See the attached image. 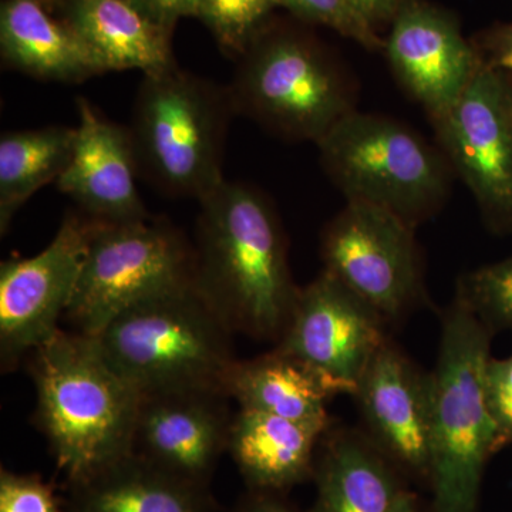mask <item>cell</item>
Masks as SVG:
<instances>
[{
    "mask_svg": "<svg viewBox=\"0 0 512 512\" xmlns=\"http://www.w3.org/2000/svg\"><path fill=\"white\" fill-rule=\"evenodd\" d=\"M198 202L195 285L234 332L279 340L299 288L274 207L251 185L227 180Z\"/></svg>",
    "mask_w": 512,
    "mask_h": 512,
    "instance_id": "6da1fadb",
    "label": "cell"
},
{
    "mask_svg": "<svg viewBox=\"0 0 512 512\" xmlns=\"http://www.w3.org/2000/svg\"><path fill=\"white\" fill-rule=\"evenodd\" d=\"M32 353L37 417L70 483L133 453L143 396L96 339L59 329Z\"/></svg>",
    "mask_w": 512,
    "mask_h": 512,
    "instance_id": "7a4b0ae2",
    "label": "cell"
},
{
    "mask_svg": "<svg viewBox=\"0 0 512 512\" xmlns=\"http://www.w3.org/2000/svg\"><path fill=\"white\" fill-rule=\"evenodd\" d=\"M493 330L463 299L441 316L431 379L430 480L433 512H477L497 429L485 394Z\"/></svg>",
    "mask_w": 512,
    "mask_h": 512,
    "instance_id": "3957f363",
    "label": "cell"
},
{
    "mask_svg": "<svg viewBox=\"0 0 512 512\" xmlns=\"http://www.w3.org/2000/svg\"><path fill=\"white\" fill-rule=\"evenodd\" d=\"M231 333L192 281L131 306L92 338L141 396L227 394L225 384L237 362Z\"/></svg>",
    "mask_w": 512,
    "mask_h": 512,
    "instance_id": "277c9868",
    "label": "cell"
},
{
    "mask_svg": "<svg viewBox=\"0 0 512 512\" xmlns=\"http://www.w3.org/2000/svg\"><path fill=\"white\" fill-rule=\"evenodd\" d=\"M228 87L175 64L143 74L128 126L138 173L165 195L200 201L224 183Z\"/></svg>",
    "mask_w": 512,
    "mask_h": 512,
    "instance_id": "5b68a950",
    "label": "cell"
},
{
    "mask_svg": "<svg viewBox=\"0 0 512 512\" xmlns=\"http://www.w3.org/2000/svg\"><path fill=\"white\" fill-rule=\"evenodd\" d=\"M316 146L346 200L384 208L413 228L447 200L453 173L447 158L399 121L355 110Z\"/></svg>",
    "mask_w": 512,
    "mask_h": 512,
    "instance_id": "8992f818",
    "label": "cell"
},
{
    "mask_svg": "<svg viewBox=\"0 0 512 512\" xmlns=\"http://www.w3.org/2000/svg\"><path fill=\"white\" fill-rule=\"evenodd\" d=\"M235 113L289 141H313L355 111L352 80L303 37H256L228 86Z\"/></svg>",
    "mask_w": 512,
    "mask_h": 512,
    "instance_id": "52a82bcc",
    "label": "cell"
},
{
    "mask_svg": "<svg viewBox=\"0 0 512 512\" xmlns=\"http://www.w3.org/2000/svg\"><path fill=\"white\" fill-rule=\"evenodd\" d=\"M195 281L194 248L164 220H94L66 315L74 332L94 336L137 303Z\"/></svg>",
    "mask_w": 512,
    "mask_h": 512,
    "instance_id": "ba28073f",
    "label": "cell"
},
{
    "mask_svg": "<svg viewBox=\"0 0 512 512\" xmlns=\"http://www.w3.org/2000/svg\"><path fill=\"white\" fill-rule=\"evenodd\" d=\"M414 229L384 208L348 201L323 232V271L375 309L384 322L403 318L424 298Z\"/></svg>",
    "mask_w": 512,
    "mask_h": 512,
    "instance_id": "9c48e42d",
    "label": "cell"
},
{
    "mask_svg": "<svg viewBox=\"0 0 512 512\" xmlns=\"http://www.w3.org/2000/svg\"><path fill=\"white\" fill-rule=\"evenodd\" d=\"M441 153L487 224L512 227V101L507 76L483 67L454 106L431 120Z\"/></svg>",
    "mask_w": 512,
    "mask_h": 512,
    "instance_id": "30bf717a",
    "label": "cell"
},
{
    "mask_svg": "<svg viewBox=\"0 0 512 512\" xmlns=\"http://www.w3.org/2000/svg\"><path fill=\"white\" fill-rule=\"evenodd\" d=\"M94 220L67 214L45 249L0 264V352L12 363L60 329L79 281Z\"/></svg>",
    "mask_w": 512,
    "mask_h": 512,
    "instance_id": "8fae6325",
    "label": "cell"
},
{
    "mask_svg": "<svg viewBox=\"0 0 512 512\" xmlns=\"http://www.w3.org/2000/svg\"><path fill=\"white\" fill-rule=\"evenodd\" d=\"M386 322L328 272L299 288L276 349L308 363L355 394L370 360L387 340Z\"/></svg>",
    "mask_w": 512,
    "mask_h": 512,
    "instance_id": "7c38bea8",
    "label": "cell"
},
{
    "mask_svg": "<svg viewBox=\"0 0 512 512\" xmlns=\"http://www.w3.org/2000/svg\"><path fill=\"white\" fill-rule=\"evenodd\" d=\"M384 43L397 82L439 119L473 82L484 64L450 16L420 0H403Z\"/></svg>",
    "mask_w": 512,
    "mask_h": 512,
    "instance_id": "4fadbf2b",
    "label": "cell"
},
{
    "mask_svg": "<svg viewBox=\"0 0 512 512\" xmlns=\"http://www.w3.org/2000/svg\"><path fill=\"white\" fill-rule=\"evenodd\" d=\"M370 441L403 470L430 480L431 379L389 339L353 394Z\"/></svg>",
    "mask_w": 512,
    "mask_h": 512,
    "instance_id": "5bb4252c",
    "label": "cell"
},
{
    "mask_svg": "<svg viewBox=\"0 0 512 512\" xmlns=\"http://www.w3.org/2000/svg\"><path fill=\"white\" fill-rule=\"evenodd\" d=\"M76 106L79 124L73 154L56 181L57 188L92 220L111 224L146 220L128 127L107 119L86 97H77Z\"/></svg>",
    "mask_w": 512,
    "mask_h": 512,
    "instance_id": "9a60e30c",
    "label": "cell"
},
{
    "mask_svg": "<svg viewBox=\"0 0 512 512\" xmlns=\"http://www.w3.org/2000/svg\"><path fill=\"white\" fill-rule=\"evenodd\" d=\"M220 392L151 394L141 399L134 451L175 476L208 487L228 450L229 419Z\"/></svg>",
    "mask_w": 512,
    "mask_h": 512,
    "instance_id": "2e32d148",
    "label": "cell"
},
{
    "mask_svg": "<svg viewBox=\"0 0 512 512\" xmlns=\"http://www.w3.org/2000/svg\"><path fill=\"white\" fill-rule=\"evenodd\" d=\"M50 12L40 0H3V63L45 82L82 83L106 73L79 36Z\"/></svg>",
    "mask_w": 512,
    "mask_h": 512,
    "instance_id": "e0dca14e",
    "label": "cell"
},
{
    "mask_svg": "<svg viewBox=\"0 0 512 512\" xmlns=\"http://www.w3.org/2000/svg\"><path fill=\"white\" fill-rule=\"evenodd\" d=\"M225 390L239 409L328 430V403L346 394L332 379L298 357L276 349L264 356L235 362Z\"/></svg>",
    "mask_w": 512,
    "mask_h": 512,
    "instance_id": "ac0fdd59",
    "label": "cell"
},
{
    "mask_svg": "<svg viewBox=\"0 0 512 512\" xmlns=\"http://www.w3.org/2000/svg\"><path fill=\"white\" fill-rule=\"evenodd\" d=\"M60 9L63 22L89 47L104 72L153 74L177 64L171 33L131 0H64Z\"/></svg>",
    "mask_w": 512,
    "mask_h": 512,
    "instance_id": "d6986e66",
    "label": "cell"
},
{
    "mask_svg": "<svg viewBox=\"0 0 512 512\" xmlns=\"http://www.w3.org/2000/svg\"><path fill=\"white\" fill-rule=\"evenodd\" d=\"M72 487L70 512H214L208 487L175 476L136 451Z\"/></svg>",
    "mask_w": 512,
    "mask_h": 512,
    "instance_id": "ffe728a7",
    "label": "cell"
},
{
    "mask_svg": "<svg viewBox=\"0 0 512 512\" xmlns=\"http://www.w3.org/2000/svg\"><path fill=\"white\" fill-rule=\"evenodd\" d=\"M322 427L239 409L232 419L228 451L254 490L279 493L313 476Z\"/></svg>",
    "mask_w": 512,
    "mask_h": 512,
    "instance_id": "44dd1931",
    "label": "cell"
},
{
    "mask_svg": "<svg viewBox=\"0 0 512 512\" xmlns=\"http://www.w3.org/2000/svg\"><path fill=\"white\" fill-rule=\"evenodd\" d=\"M397 470L369 439L340 433L316 461V498L309 512H389L406 490Z\"/></svg>",
    "mask_w": 512,
    "mask_h": 512,
    "instance_id": "7402d4cb",
    "label": "cell"
},
{
    "mask_svg": "<svg viewBox=\"0 0 512 512\" xmlns=\"http://www.w3.org/2000/svg\"><path fill=\"white\" fill-rule=\"evenodd\" d=\"M76 127L8 131L0 138V232L40 188L59 180L72 158Z\"/></svg>",
    "mask_w": 512,
    "mask_h": 512,
    "instance_id": "603a6c76",
    "label": "cell"
},
{
    "mask_svg": "<svg viewBox=\"0 0 512 512\" xmlns=\"http://www.w3.org/2000/svg\"><path fill=\"white\" fill-rule=\"evenodd\" d=\"M274 8V0H198L194 18L210 29L222 50L241 57Z\"/></svg>",
    "mask_w": 512,
    "mask_h": 512,
    "instance_id": "cb8c5ba5",
    "label": "cell"
},
{
    "mask_svg": "<svg viewBox=\"0 0 512 512\" xmlns=\"http://www.w3.org/2000/svg\"><path fill=\"white\" fill-rule=\"evenodd\" d=\"M456 295L491 330L512 329V256L464 275Z\"/></svg>",
    "mask_w": 512,
    "mask_h": 512,
    "instance_id": "d4e9b609",
    "label": "cell"
},
{
    "mask_svg": "<svg viewBox=\"0 0 512 512\" xmlns=\"http://www.w3.org/2000/svg\"><path fill=\"white\" fill-rule=\"evenodd\" d=\"M274 3L301 19L328 26L366 49H384L386 42L376 35L375 28L357 15L349 0H274Z\"/></svg>",
    "mask_w": 512,
    "mask_h": 512,
    "instance_id": "484cf974",
    "label": "cell"
},
{
    "mask_svg": "<svg viewBox=\"0 0 512 512\" xmlns=\"http://www.w3.org/2000/svg\"><path fill=\"white\" fill-rule=\"evenodd\" d=\"M0 512H60L53 488L40 477L0 473Z\"/></svg>",
    "mask_w": 512,
    "mask_h": 512,
    "instance_id": "4316f807",
    "label": "cell"
},
{
    "mask_svg": "<svg viewBox=\"0 0 512 512\" xmlns=\"http://www.w3.org/2000/svg\"><path fill=\"white\" fill-rule=\"evenodd\" d=\"M485 394L497 429L498 451L512 444V355L488 360Z\"/></svg>",
    "mask_w": 512,
    "mask_h": 512,
    "instance_id": "83f0119b",
    "label": "cell"
},
{
    "mask_svg": "<svg viewBox=\"0 0 512 512\" xmlns=\"http://www.w3.org/2000/svg\"><path fill=\"white\" fill-rule=\"evenodd\" d=\"M476 47L485 67L512 76V25L494 29Z\"/></svg>",
    "mask_w": 512,
    "mask_h": 512,
    "instance_id": "f1b7e54d",
    "label": "cell"
},
{
    "mask_svg": "<svg viewBox=\"0 0 512 512\" xmlns=\"http://www.w3.org/2000/svg\"><path fill=\"white\" fill-rule=\"evenodd\" d=\"M147 18L173 33L178 20L195 15L198 0H131Z\"/></svg>",
    "mask_w": 512,
    "mask_h": 512,
    "instance_id": "f546056e",
    "label": "cell"
},
{
    "mask_svg": "<svg viewBox=\"0 0 512 512\" xmlns=\"http://www.w3.org/2000/svg\"><path fill=\"white\" fill-rule=\"evenodd\" d=\"M402 2L403 0H349L357 15L372 28L377 23L393 20Z\"/></svg>",
    "mask_w": 512,
    "mask_h": 512,
    "instance_id": "4dcf8cb0",
    "label": "cell"
},
{
    "mask_svg": "<svg viewBox=\"0 0 512 512\" xmlns=\"http://www.w3.org/2000/svg\"><path fill=\"white\" fill-rule=\"evenodd\" d=\"M238 512H298L281 500L278 493L254 490L239 505Z\"/></svg>",
    "mask_w": 512,
    "mask_h": 512,
    "instance_id": "1f68e13d",
    "label": "cell"
},
{
    "mask_svg": "<svg viewBox=\"0 0 512 512\" xmlns=\"http://www.w3.org/2000/svg\"><path fill=\"white\" fill-rule=\"evenodd\" d=\"M389 512H420L419 500L412 491L404 490Z\"/></svg>",
    "mask_w": 512,
    "mask_h": 512,
    "instance_id": "d6a6232c",
    "label": "cell"
},
{
    "mask_svg": "<svg viewBox=\"0 0 512 512\" xmlns=\"http://www.w3.org/2000/svg\"><path fill=\"white\" fill-rule=\"evenodd\" d=\"M40 2H42L47 9L55 10L62 8L64 0H40Z\"/></svg>",
    "mask_w": 512,
    "mask_h": 512,
    "instance_id": "836d02e7",
    "label": "cell"
},
{
    "mask_svg": "<svg viewBox=\"0 0 512 512\" xmlns=\"http://www.w3.org/2000/svg\"><path fill=\"white\" fill-rule=\"evenodd\" d=\"M505 76H507L508 84H510L511 101H512V76H510V74H505Z\"/></svg>",
    "mask_w": 512,
    "mask_h": 512,
    "instance_id": "e575fe53",
    "label": "cell"
}]
</instances>
